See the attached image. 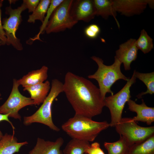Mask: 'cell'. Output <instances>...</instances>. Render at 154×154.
<instances>
[{"instance_id":"cell-1","label":"cell","mask_w":154,"mask_h":154,"mask_svg":"<svg viewBox=\"0 0 154 154\" xmlns=\"http://www.w3.org/2000/svg\"><path fill=\"white\" fill-rule=\"evenodd\" d=\"M63 92L75 114L92 118L102 113L104 100L99 88L89 80L68 72L65 76Z\"/></svg>"},{"instance_id":"cell-2","label":"cell","mask_w":154,"mask_h":154,"mask_svg":"<svg viewBox=\"0 0 154 154\" xmlns=\"http://www.w3.org/2000/svg\"><path fill=\"white\" fill-rule=\"evenodd\" d=\"M110 126L106 121H97L75 114L64 123L61 128L72 139L89 142L94 141L101 132Z\"/></svg>"},{"instance_id":"cell-3","label":"cell","mask_w":154,"mask_h":154,"mask_svg":"<svg viewBox=\"0 0 154 154\" xmlns=\"http://www.w3.org/2000/svg\"><path fill=\"white\" fill-rule=\"evenodd\" d=\"M91 58L97 63L98 68L94 73L89 75L88 78L97 81L101 97L104 100L107 93L114 94L111 88L117 80L122 79L127 81L129 80V78L125 76L121 71L122 63L115 56L114 62L110 65L104 64L102 59L99 57L93 56Z\"/></svg>"},{"instance_id":"cell-4","label":"cell","mask_w":154,"mask_h":154,"mask_svg":"<svg viewBox=\"0 0 154 154\" xmlns=\"http://www.w3.org/2000/svg\"><path fill=\"white\" fill-rule=\"evenodd\" d=\"M63 92V83L56 79H53L49 93L39 109L31 116H25L23 124L29 125L38 123L48 126L52 130L58 131L60 129L54 123L52 117V108L55 98Z\"/></svg>"},{"instance_id":"cell-5","label":"cell","mask_w":154,"mask_h":154,"mask_svg":"<svg viewBox=\"0 0 154 154\" xmlns=\"http://www.w3.org/2000/svg\"><path fill=\"white\" fill-rule=\"evenodd\" d=\"M136 78L133 74L119 92L115 94L106 97L104 100V106L109 109L111 115L110 126L115 127L122 118V114L126 103L130 99V88L136 82Z\"/></svg>"},{"instance_id":"cell-6","label":"cell","mask_w":154,"mask_h":154,"mask_svg":"<svg viewBox=\"0 0 154 154\" xmlns=\"http://www.w3.org/2000/svg\"><path fill=\"white\" fill-rule=\"evenodd\" d=\"M115 127L117 132L125 139L130 146L154 134V126H141L131 118H122Z\"/></svg>"},{"instance_id":"cell-7","label":"cell","mask_w":154,"mask_h":154,"mask_svg":"<svg viewBox=\"0 0 154 154\" xmlns=\"http://www.w3.org/2000/svg\"><path fill=\"white\" fill-rule=\"evenodd\" d=\"M73 0H64L55 9L47 24L45 31L47 34L58 33L71 29L78 22L70 14Z\"/></svg>"},{"instance_id":"cell-8","label":"cell","mask_w":154,"mask_h":154,"mask_svg":"<svg viewBox=\"0 0 154 154\" xmlns=\"http://www.w3.org/2000/svg\"><path fill=\"white\" fill-rule=\"evenodd\" d=\"M27 9L25 3L17 8L13 9L11 5L5 8V13L9 15L8 18H3L2 21L3 29L7 38L6 44L12 45L19 50H21L23 48L19 39L16 36V33L22 21L21 13Z\"/></svg>"},{"instance_id":"cell-9","label":"cell","mask_w":154,"mask_h":154,"mask_svg":"<svg viewBox=\"0 0 154 154\" xmlns=\"http://www.w3.org/2000/svg\"><path fill=\"white\" fill-rule=\"evenodd\" d=\"M19 86L17 80L13 79L11 93L6 101L0 106V114H9V117L21 120L19 111L27 106L34 105V102L30 98L21 94L19 90Z\"/></svg>"},{"instance_id":"cell-10","label":"cell","mask_w":154,"mask_h":154,"mask_svg":"<svg viewBox=\"0 0 154 154\" xmlns=\"http://www.w3.org/2000/svg\"><path fill=\"white\" fill-rule=\"evenodd\" d=\"M149 0H112L114 8L117 13L127 17L139 15L143 13Z\"/></svg>"},{"instance_id":"cell-11","label":"cell","mask_w":154,"mask_h":154,"mask_svg":"<svg viewBox=\"0 0 154 154\" xmlns=\"http://www.w3.org/2000/svg\"><path fill=\"white\" fill-rule=\"evenodd\" d=\"M70 14L73 19L77 22L82 21L89 22L96 16L93 1L73 0L70 9Z\"/></svg>"},{"instance_id":"cell-12","label":"cell","mask_w":154,"mask_h":154,"mask_svg":"<svg viewBox=\"0 0 154 154\" xmlns=\"http://www.w3.org/2000/svg\"><path fill=\"white\" fill-rule=\"evenodd\" d=\"M136 39L131 38L121 44L116 51L115 56L123 64L125 70L131 69V62L137 58L138 49L136 44Z\"/></svg>"},{"instance_id":"cell-13","label":"cell","mask_w":154,"mask_h":154,"mask_svg":"<svg viewBox=\"0 0 154 154\" xmlns=\"http://www.w3.org/2000/svg\"><path fill=\"white\" fill-rule=\"evenodd\" d=\"M141 104L130 99L127 102L128 109L131 111L135 112V116L132 118L135 122L141 121L150 125L154 121V108L148 106L143 99Z\"/></svg>"},{"instance_id":"cell-14","label":"cell","mask_w":154,"mask_h":154,"mask_svg":"<svg viewBox=\"0 0 154 154\" xmlns=\"http://www.w3.org/2000/svg\"><path fill=\"white\" fill-rule=\"evenodd\" d=\"M50 88V83L48 81L33 86L24 88L23 90L28 91L30 98L35 105H39L42 103L46 97Z\"/></svg>"},{"instance_id":"cell-15","label":"cell","mask_w":154,"mask_h":154,"mask_svg":"<svg viewBox=\"0 0 154 154\" xmlns=\"http://www.w3.org/2000/svg\"><path fill=\"white\" fill-rule=\"evenodd\" d=\"M48 70V67L43 66L39 69L29 72L17 81L24 88L43 82L47 78Z\"/></svg>"},{"instance_id":"cell-16","label":"cell","mask_w":154,"mask_h":154,"mask_svg":"<svg viewBox=\"0 0 154 154\" xmlns=\"http://www.w3.org/2000/svg\"><path fill=\"white\" fill-rule=\"evenodd\" d=\"M28 144L27 141L19 142L14 136L5 134L0 140V154H14L19 152L22 147Z\"/></svg>"},{"instance_id":"cell-17","label":"cell","mask_w":154,"mask_h":154,"mask_svg":"<svg viewBox=\"0 0 154 154\" xmlns=\"http://www.w3.org/2000/svg\"><path fill=\"white\" fill-rule=\"evenodd\" d=\"M96 15L107 19L110 16L114 18L119 28L120 25L116 18L117 12L114 10L112 0H94Z\"/></svg>"},{"instance_id":"cell-18","label":"cell","mask_w":154,"mask_h":154,"mask_svg":"<svg viewBox=\"0 0 154 154\" xmlns=\"http://www.w3.org/2000/svg\"><path fill=\"white\" fill-rule=\"evenodd\" d=\"M127 154H154V134L131 146Z\"/></svg>"},{"instance_id":"cell-19","label":"cell","mask_w":154,"mask_h":154,"mask_svg":"<svg viewBox=\"0 0 154 154\" xmlns=\"http://www.w3.org/2000/svg\"><path fill=\"white\" fill-rule=\"evenodd\" d=\"M90 145L89 142L72 139L63 150V154H84Z\"/></svg>"},{"instance_id":"cell-20","label":"cell","mask_w":154,"mask_h":154,"mask_svg":"<svg viewBox=\"0 0 154 154\" xmlns=\"http://www.w3.org/2000/svg\"><path fill=\"white\" fill-rule=\"evenodd\" d=\"M104 145L108 154H127L130 147L125 139L121 135L118 141L105 142Z\"/></svg>"},{"instance_id":"cell-21","label":"cell","mask_w":154,"mask_h":154,"mask_svg":"<svg viewBox=\"0 0 154 154\" xmlns=\"http://www.w3.org/2000/svg\"><path fill=\"white\" fill-rule=\"evenodd\" d=\"M64 142V139L61 137L54 141L44 139L38 154H63L60 148Z\"/></svg>"},{"instance_id":"cell-22","label":"cell","mask_w":154,"mask_h":154,"mask_svg":"<svg viewBox=\"0 0 154 154\" xmlns=\"http://www.w3.org/2000/svg\"><path fill=\"white\" fill-rule=\"evenodd\" d=\"M135 77L142 81L147 88L146 91L139 94L137 97L140 99L144 95L147 94H153L154 93V72L148 73H142L134 70Z\"/></svg>"},{"instance_id":"cell-23","label":"cell","mask_w":154,"mask_h":154,"mask_svg":"<svg viewBox=\"0 0 154 154\" xmlns=\"http://www.w3.org/2000/svg\"><path fill=\"white\" fill-rule=\"evenodd\" d=\"M50 2V0H40L36 9L29 16L27 22L34 23L36 21L38 20L42 23Z\"/></svg>"},{"instance_id":"cell-24","label":"cell","mask_w":154,"mask_h":154,"mask_svg":"<svg viewBox=\"0 0 154 154\" xmlns=\"http://www.w3.org/2000/svg\"><path fill=\"white\" fill-rule=\"evenodd\" d=\"M153 40L145 30L143 29L139 38L136 40V46L144 54L147 53L153 48Z\"/></svg>"},{"instance_id":"cell-25","label":"cell","mask_w":154,"mask_h":154,"mask_svg":"<svg viewBox=\"0 0 154 154\" xmlns=\"http://www.w3.org/2000/svg\"><path fill=\"white\" fill-rule=\"evenodd\" d=\"M64 1V0H51L50 6L45 15L43 22L40 27V31L35 38L39 39V35L45 31V29L48 20L55 9Z\"/></svg>"},{"instance_id":"cell-26","label":"cell","mask_w":154,"mask_h":154,"mask_svg":"<svg viewBox=\"0 0 154 154\" xmlns=\"http://www.w3.org/2000/svg\"><path fill=\"white\" fill-rule=\"evenodd\" d=\"M100 31V27L96 24H92L86 27L84 32L86 37L90 38H96Z\"/></svg>"},{"instance_id":"cell-27","label":"cell","mask_w":154,"mask_h":154,"mask_svg":"<svg viewBox=\"0 0 154 154\" xmlns=\"http://www.w3.org/2000/svg\"><path fill=\"white\" fill-rule=\"evenodd\" d=\"M85 153L87 154H105L98 142H94L90 145L86 150Z\"/></svg>"},{"instance_id":"cell-28","label":"cell","mask_w":154,"mask_h":154,"mask_svg":"<svg viewBox=\"0 0 154 154\" xmlns=\"http://www.w3.org/2000/svg\"><path fill=\"white\" fill-rule=\"evenodd\" d=\"M3 2L0 3V46L7 44V38L5 33L3 29L1 20V8Z\"/></svg>"},{"instance_id":"cell-29","label":"cell","mask_w":154,"mask_h":154,"mask_svg":"<svg viewBox=\"0 0 154 154\" xmlns=\"http://www.w3.org/2000/svg\"><path fill=\"white\" fill-rule=\"evenodd\" d=\"M23 2L25 4L28 12H33L38 6L40 0H23Z\"/></svg>"},{"instance_id":"cell-30","label":"cell","mask_w":154,"mask_h":154,"mask_svg":"<svg viewBox=\"0 0 154 154\" xmlns=\"http://www.w3.org/2000/svg\"><path fill=\"white\" fill-rule=\"evenodd\" d=\"M43 140L42 139L38 138L35 146L29 152L28 154H38L41 148Z\"/></svg>"},{"instance_id":"cell-31","label":"cell","mask_w":154,"mask_h":154,"mask_svg":"<svg viewBox=\"0 0 154 154\" xmlns=\"http://www.w3.org/2000/svg\"><path fill=\"white\" fill-rule=\"evenodd\" d=\"M1 94L0 93V101L2 99L1 98ZM9 114H0V122L3 121H6L8 122L11 125L13 129V133H14V130L15 127L13 125V123L9 119ZM3 135L1 131L0 130V140L1 139Z\"/></svg>"},{"instance_id":"cell-32","label":"cell","mask_w":154,"mask_h":154,"mask_svg":"<svg viewBox=\"0 0 154 154\" xmlns=\"http://www.w3.org/2000/svg\"><path fill=\"white\" fill-rule=\"evenodd\" d=\"M3 0H0V3L2 2H3Z\"/></svg>"},{"instance_id":"cell-33","label":"cell","mask_w":154,"mask_h":154,"mask_svg":"<svg viewBox=\"0 0 154 154\" xmlns=\"http://www.w3.org/2000/svg\"><path fill=\"white\" fill-rule=\"evenodd\" d=\"M84 154H87L85 153H84Z\"/></svg>"}]
</instances>
